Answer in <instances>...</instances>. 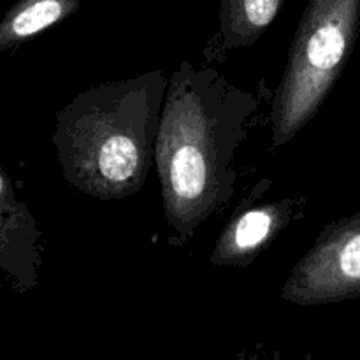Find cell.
<instances>
[{"label": "cell", "instance_id": "8", "mask_svg": "<svg viewBox=\"0 0 360 360\" xmlns=\"http://www.w3.org/2000/svg\"><path fill=\"white\" fill-rule=\"evenodd\" d=\"M285 0H221L220 35L225 49L252 46L280 14Z\"/></svg>", "mask_w": 360, "mask_h": 360}, {"label": "cell", "instance_id": "4", "mask_svg": "<svg viewBox=\"0 0 360 360\" xmlns=\"http://www.w3.org/2000/svg\"><path fill=\"white\" fill-rule=\"evenodd\" d=\"M360 297V213L327 225L292 269L281 299L323 306Z\"/></svg>", "mask_w": 360, "mask_h": 360}, {"label": "cell", "instance_id": "7", "mask_svg": "<svg viewBox=\"0 0 360 360\" xmlns=\"http://www.w3.org/2000/svg\"><path fill=\"white\" fill-rule=\"evenodd\" d=\"M81 0H16L0 23V51H13L77 13Z\"/></svg>", "mask_w": 360, "mask_h": 360}, {"label": "cell", "instance_id": "5", "mask_svg": "<svg viewBox=\"0 0 360 360\" xmlns=\"http://www.w3.org/2000/svg\"><path fill=\"white\" fill-rule=\"evenodd\" d=\"M294 213L292 199L243 206L221 231L211 253V264L217 267L250 266L290 224Z\"/></svg>", "mask_w": 360, "mask_h": 360}, {"label": "cell", "instance_id": "6", "mask_svg": "<svg viewBox=\"0 0 360 360\" xmlns=\"http://www.w3.org/2000/svg\"><path fill=\"white\" fill-rule=\"evenodd\" d=\"M37 225L28 207L16 197L9 176L2 171L0 188V266L18 292L37 285Z\"/></svg>", "mask_w": 360, "mask_h": 360}, {"label": "cell", "instance_id": "2", "mask_svg": "<svg viewBox=\"0 0 360 360\" xmlns=\"http://www.w3.org/2000/svg\"><path fill=\"white\" fill-rule=\"evenodd\" d=\"M167 86L165 74L151 70L77 94L53 134L65 181L98 200L139 192L155 160Z\"/></svg>", "mask_w": 360, "mask_h": 360}, {"label": "cell", "instance_id": "3", "mask_svg": "<svg viewBox=\"0 0 360 360\" xmlns=\"http://www.w3.org/2000/svg\"><path fill=\"white\" fill-rule=\"evenodd\" d=\"M359 23L360 0H308L274 94L273 150L320 111L350 58Z\"/></svg>", "mask_w": 360, "mask_h": 360}, {"label": "cell", "instance_id": "9", "mask_svg": "<svg viewBox=\"0 0 360 360\" xmlns=\"http://www.w3.org/2000/svg\"><path fill=\"white\" fill-rule=\"evenodd\" d=\"M269 360H283V359H281V355L278 354V352H274V354L271 355ZM304 360H315V359H313L311 354H308V355H306V357H304Z\"/></svg>", "mask_w": 360, "mask_h": 360}, {"label": "cell", "instance_id": "1", "mask_svg": "<svg viewBox=\"0 0 360 360\" xmlns=\"http://www.w3.org/2000/svg\"><path fill=\"white\" fill-rule=\"evenodd\" d=\"M255 111V95L213 67L185 60L169 77L155 165L165 221L181 241L234 193V158Z\"/></svg>", "mask_w": 360, "mask_h": 360}]
</instances>
